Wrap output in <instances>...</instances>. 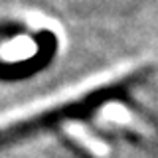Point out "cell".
Returning a JSON list of instances; mask_svg holds the SVG:
<instances>
[{
	"label": "cell",
	"instance_id": "6da1fadb",
	"mask_svg": "<svg viewBox=\"0 0 158 158\" xmlns=\"http://www.w3.org/2000/svg\"><path fill=\"white\" fill-rule=\"evenodd\" d=\"M99 118L103 123H109V125L128 128L131 132L158 144V125L150 123L148 118L140 117V115H136L135 111H131L128 107H125L118 101L105 103L101 107V111H99Z\"/></svg>",
	"mask_w": 158,
	"mask_h": 158
},
{
	"label": "cell",
	"instance_id": "7a4b0ae2",
	"mask_svg": "<svg viewBox=\"0 0 158 158\" xmlns=\"http://www.w3.org/2000/svg\"><path fill=\"white\" fill-rule=\"evenodd\" d=\"M63 132H65L73 142H77L79 146H83L85 150H89L95 156H105L109 152V148L103 144L95 135H91L85 127L77 125V123H73V121H67L65 125H63Z\"/></svg>",
	"mask_w": 158,
	"mask_h": 158
}]
</instances>
